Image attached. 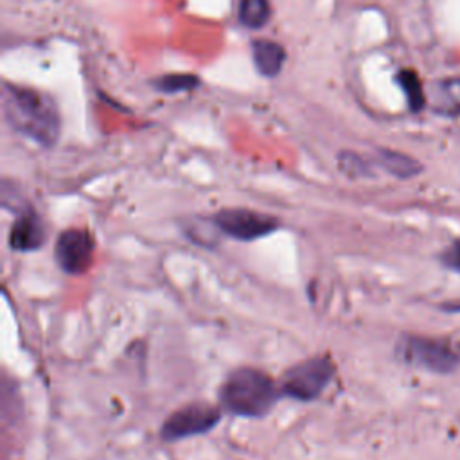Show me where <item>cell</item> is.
<instances>
[{
  "instance_id": "cell-13",
  "label": "cell",
  "mask_w": 460,
  "mask_h": 460,
  "mask_svg": "<svg viewBox=\"0 0 460 460\" xmlns=\"http://www.w3.org/2000/svg\"><path fill=\"white\" fill-rule=\"evenodd\" d=\"M397 79H399V83H401V88H402L404 93H406V99H408L410 108H411L413 111H419V110L424 106V102H426L419 77H417L411 70H402Z\"/></svg>"
},
{
  "instance_id": "cell-3",
  "label": "cell",
  "mask_w": 460,
  "mask_h": 460,
  "mask_svg": "<svg viewBox=\"0 0 460 460\" xmlns=\"http://www.w3.org/2000/svg\"><path fill=\"white\" fill-rule=\"evenodd\" d=\"M334 365L327 356H314L291 367L280 383V392L296 401L316 399L331 383Z\"/></svg>"
},
{
  "instance_id": "cell-8",
  "label": "cell",
  "mask_w": 460,
  "mask_h": 460,
  "mask_svg": "<svg viewBox=\"0 0 460 460\" xmlns=\"http://www.w3.org/2000/svg\"><path fill=\"white\" fill-rule=\"evenodd\" d=\"M45 241V230L40 216L31 208H22L9 232V246L14 252H34Z\"/></svg>"
},
{
  "instance_id": "cell-15",
  "label": "cell",
  "mask_w": 460,
  "mask_h": 460,
  "mask_svg": "<svg viewBox=\"0 0 460 460\" xmlns=\"http://www.w3.org/2000/svg\"><path fill=\"white\" fill-rule=\"evenodd\" d=\"M340 165H341L343 172L352 174V176H363V174L368 172L365 162L359 156L350 155V153H345V155L340 156Z\"/></svg>"
},
{
  "instance_id": "cell-9",
  "label": "cell",
  "mask_w": 460,
  "mask_h": 460,
  "mask_svg": "<svg viewBox=\"0 0 460 460\" xmlns=\"http://www.w3.org/2000/svg\"><path fill=\"white\" fill-rule=\"evenodd\" d=\"M429 102L435 113L444 117L460 115V79L449 77L433 83L429 90Z\"/></svg>"
},
{
  "instance_id": "cell-6",
  "label": "cell",
  "mask_w": 460,
  "mask_h": 460,
  "mask_svg": "<svg viewBox=\"0 0 460 460\" xmlns=\"http://www.w3.org/2000/svg\"><path fill=\"white\" fill-rule=\"evenodd\" d=\"M214 225L237 241H253L277 230L279 219L248 208H225L214 216Z\"/></svg>"
},
{
  "instance_id": "cell-11",
  "label": "cell",
  "mask_w": 460,
  "mask_h": 460,
  "mask_svg": "<svg viewBox=\"0 0 460 460\" xmlns=\"http://www.w3.org/2000/svg\"><path fill=\"white\" fill-rule=\"evenodd\" d=\"M377 162L381 164L383 169H386L390 174L397 178H410L420 172V164L413 160L411 156H406L397 151L390 149H379L377 153Z\"/></svg>"
},
{
  "instance_id": "cell-1",
  "label": "cell",
  "mask_w": 460,
  "mask_h": 460,
  "mask_svg": "<svg viewBox=\"0 0 460 460\" xmlns=\"http://www.w3.org/2000/svg\"><path fill=\"white\" fill-rule=\"evenodd\" d=\"M4 115L13 129L41 146H52L59 135L56 106L36 90L7 84L4 88Z\"/></svg>"
},
{
  "instance_id": "cell-5",
  "label": "cell",
  "mask_w": 460,
  "mask_h": 460,
  "mask_svg": "<svg viewBox=\"0 0 460 460\" xmlns=\"http://www.w3.org/2000/svg\"><path fill=\"white\" fill-rule=\"evenodd\" d=\"M221 419V411L216 406L194 402L171 413L162 424L160 437L164 440H181L194 435L210 431Z\"/></svg>"
},
{
  "instance_id": "cell-12",
  "label": "cell",
  "mask_w": 460,
  "mask_h": 460,
  "mask_svg": "<svg viewBox=\"0 0 460 460\" xmlns=\"http://www.w3.org/2000/svg\"><path fill=\"white\" fill-rule=\"evenodd\" d=\"M239 20L250 29H259L270 20L268 0H241L239 2Z\"/></svg>"
},
{
  "instance_id": "cell-16",
  "label": "cell",
  "mask_w": 460,
  "mask_h": 460,
  "mask_svg": "<svg viewBox=\"0 0 460 460\" xmlns=\"http://www.w3.org/2000/svg\"><path fill=\"white\" fill-rule=\"evenodd\" d=\"M442 262L446 268L460 273V239L451 243L444 253H442Z\"/></svg>"
},
{
  "instance_id": "cell-2",
  "label": "cell",
  "mask_w": 460,
  "mask_h": 460,
  "mask_svg": "<svg viewBox=\"0 0 460 460\" xmlns=\"http://www.w3.org/2000/svg\"><path fill=\"white\" fill-rule=\"evenodd\" d=\"M225 410L239 417H264L275 406L279 390L273 379L262 370L241 367L228 374L219 390Z\"/></svg>"
},
{
  "instance_id": "cell-7",
  "label": "cell",
  "mask_w": 460,
  "mask_h": 460,
  "mask_svg": "<svg viewBox=\"0 0 460 460\" xmlns=\"http://www.w3.org/2000/svg\"><path fill=\"white\" fill-rule=\"evenodd\" d=\"M93 250L95 241L90 232L81 228H68L59 234L54 246V257L65 273L79 275L90 268Z\"/></svg>"
},
{
  "instance_id": "cell-14",
  "label": "cell",
  "mask_w": 460,
  "mask_h": 460,
  "mask_svg": "<svg viewBox=\"0 0 460 460\" xmlns=\"http://www.w3.org/2000/svg\"><path fill=\"white\" fill-rule=\"evenodd\" d=\"M196 83V77L190 75H165L158 81V88L165 92H180L185 88H192Z\"/></svg>"
},
{
  "instance_id": "cell-10",
  "label": "cell",
  "mask_w": 460,
  "mask_h": 460,
  "mask_svg": "<svg viewBox=\"0 0 460 460\" xmlns=\"http://www.w3.org/2000/svg\"><path fill=\"white\" fill-rule=\"evenodd\" d=\"M252 52H253L255 66L262 75L271 77L280 72L286 59V52L279 43L268 41V40H257L252 45Z\"/></svg>"
},
{
  "instance_id": "cell-4",
  "label": "cell",
  "mask_w": 460,
  "mask_h": 460,
  "mask_svg": "<svg viewBox=\"0 0 460 460\" xmlns=\"http://www.w3.org/2000/svg\"><path fill=\"white\" fill-rule=\"evenodd\" d=\"M399 354L404 361L420 368L447 374L460 365V350L447 340L410 336L401 341Z\"/></svg>"
}]
</instances>
